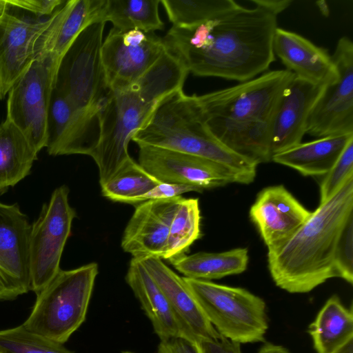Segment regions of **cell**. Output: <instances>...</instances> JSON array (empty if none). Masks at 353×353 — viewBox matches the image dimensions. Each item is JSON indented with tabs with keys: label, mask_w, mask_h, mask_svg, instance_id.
Segmentation results:
<instances>
[{
	"label": "cell",
	"mask_w": 353,
	"mask_h": 353,
	"mask_svg": "<svg viewBox=\"0 0 353 353\" xmlns=\"http://www.w3.org/2000/svg\"><path fill=\"white\" fill-rule=\"evenodd\" d=\"M317 353H333L353 339L352 307H346L337 295L332 296L310 325Z\"/></svg>",
	"instance_id": "83f0119b"
},
{
	"label": "cell",
	"mask_w": 353,
	"mask_h": 353,
	"mask_svg": "<svg viewBox=\"0 0 353 353\" xmlns=\"http://www.w3.org/2000/svg\"><path fill=\"white\" fill-rule=\"evenodd\" d=\"M38 152L9 119L0 124V195L27 176Z\"/></svg>",
	"instance_id": "484cf974"
},
{
	"label": "cell",
	"mask_w": 353,
	"mask_h": 353,
	"mask_svg": "<svg viewBox=\"0 0 353 353\" xmlns=\"http://www.w3.org/2000/svg\"><path fill=\"white\" fill-rule=\"evenodd\" d=\"M316 3H317V5H318L317 6H318L319 10L321 12V13L324 16H327L329 14V9H328V6H327L326 2L324 1H317Z\"/></svg>",
	"instance_id": "7bdbcfd3"
},
{
	"label": "cell",
	"mask_w": 353,
	"mask_h": 353,
	"mask_svg": "<svg viewBox=\"0 0 353 353\" xmlns=\"http://www.w3.org/2000/svg\"><path fill=\"white\" fill-rule=\"evenodd\" d=\"M50 23V16L29 19L8 3L0 12V100L34 60L36 42Z\"/></svg>",
	"instance_id": "9a60e30c"
},
{
	"label": "cell",
	"mask_w": 353,
	"mask_h": 353,
	"mask_svg": "<svg viewBox=\"0 0 353 353\" xmlns=\"http://www.w3.org/2000/svg\"><path fill=\"white\" fill-rule=\"evenodd\" d=\"M352 217L353 172L289 239L268 250V269L276 285L290 293H307L338 278L336 246Z\"/></svg>",
	"instance_id": "7a4b0ae2"
},
{
	"label": "cell",
	"mask_w": 353,
	"mask_h": 353,
	"mask_svg": "<svg viewBox=\"0 0 353 353\" xmlns=\"http://www.w3.org/2000/svg\"><path fill=\"white\" fill-rule=\"evenodd\" d=\"M123 353H133V352H129V351H126V352H123Z\"/></svg>",
	"instance_id": "f6af8a7d"
},
{
	"label": "cell",
	"mask_w": 353,
	"mask_h": 353,
	"mask_svg": "<svg viewBox=\"0 0 353 353\" xmlns=\"http://www.w3.org/2000/svg\"><path fill=\"white\" fill-rule=\"evenodd\" d=\"M181 196L138 203L121 239V248L139 260L163 259L170 224Z\"/></svg>",
	"instance_id": "2e32d148"
},
{
	"label": "cell",
	"mask_w": 353,
	"mask_h": 353,
	"mask_svg": "<svg viewBox=\"0 0 353 353\" xmlns=\"http://www.w3.org/2000/svg\"><path fill=\"white\" fill-rule=\"evenodd\" d=\"M65 1L63 0H6L7 3L18 10H26L37 16H51Z\"/></svg>",
	"instance_id": "8d00e7d4"
},
{
	"label": "cell",
	"mask_w": 353,
	"mask_h": 353,
	"mask_svg": "<svg viewBox=\"0 0 353 353\" xmlns=\"http://www.w3.org/2000/svg\"><path fill=\"white\" fill-rule=\"evenodd\" d=\"M274 53L295 77L316 85H326L338 77L332 55L305 37L281 28L276 29Z\"/></svg>",
	"instance_id": "7402d4cb"
},
{
	"label": "cell",
	"mask_w": 353,
	"mask_h": 353,
	"mask_svg": "<svg viewBox=\"0 0 353 353\" xmlns=\"http://www.w3.org/2000/svg\"><path fill=\"white\" fill-rule=\"evenodd\" d=\"M157 353H202L199 343L183 336L161 341Z\"/></svg>",
	"instance_id": "74e56055"
},
{
	"label": "cell",
	"mask_w": 353,
	"mask_h": 353,
	"mask_svg": "<svg viewBox=\"0 0 353 353\" xmlns=\"http://www.w3.org/2000/svg\"><path fill=\"white\" fill-rule=\"evenodd\" d=\"M68 194L66 185L55 189L30 226L28 241L30 290L36 294L61 270L62 253L76 217V212L69 203Z\"/></svg>",
	"instance_id": "9c48e42d"
},
{
	"label": "cell",
	"mask_w": 353,
	"mask_h": 353,
	"mask_svg": "<svg viewBox=\"0 0 353 353\" xmlns=\"http://www.w3.org/2000/svg\"><path fill=\"white\" fill-rule=\"evenodd\" d=\"M248 261V248H238L221 252L183 254L170 261L185 277L210 281L243 272Z\"/></svg>",
	"instance_id": "4316f807"
},
{
	"label": "cell",
	"mask_w": 353,
	"mask_h": 353,
	"mask_svg": "<svg viewBox=\"0 0 353 353\" xmlns=\"http://www.w3.org/2000/svg\"><path fill=\"white\" fill-rule=\"evenodd\" d=\"M338 77L325 86L307 124V134L318 138L353 133V43L341 37L332 55Z\"/></svg>",
	"instance_id": "8fae6325"
},
{
	"label": "cell",
	"mask_w": 353,
	"mask_h": 353,
	"mask_svg": "<svg viewBox=\"0 0 353 353\" xmlns=\"http://www.w3.org/2000/svg\"><path fill=\"white\" fill-rule=\"evenodd\" d=\"M7 6L6 0H0V12Z\"/></svg>",
	"instance_id": "ee69618b"
},
{
	"label": "cell",
	"mask_w": 353,
	"mask_h": 353,
	"mask_svg": "<svg viewBox=\"0 0 353 353\" xmlns=\"http://www.w3.org/2000/svg\"><path fill=\"white\" fill-rule=\"evenodd\" d=\"M140 261L192 340L200 343L221 337L205 316L183 277L172 270L161 259L151 257Z\"/></svg>",
	"instance_id": "ffe728a7"
},
{
	"label": "cell",
	"mask_w": 353,
	"mask_h": 353,
	"mask_svg": "<svg viewBox=\"0 0 353 353\" xmlns=\"http://www.w3.org/2000/svg\"><path fill=\"white\" fill-rule=\"evenodd\" d=\"M0 353H4V352L0 350Z\"/></svg>",
	"instance_id": "bcb514c9"
},
{
	"label": "cell",
	"mask_w": 353,
	"mask_h": 353,
	"mask_svg": "<svg viewBox=\"0 0 353 353\" xmlns=\"http://www.w3.org/2000/svg\"><path fill=\"white\" fill-rule=\"evenodd\" d=\"M338 278L353 283V217L347 222L339 240L335 255Z\"/></svg>",
	"instance_id": "e575fe53"
},
{
	"label": "cell",
	"mask_w": 353,
	"mask_h": 353,
	"mask_svg": "<svg viewBox=\"0 0 353 353\" xmlns=\"http://www.w3.org/2000/svg\"><path fill=\"white\" fill-rule=\"evenodd\" d=\"M0 350L4 353H72L63 344L33 333L23 325L0 331Z\"/></svg>",
	"instance_id": "d6a6232c"
},
{
	"label": "cell",
	"mask_w": 353,
	"mask_h": 353,
	"mask_svg": "<svg viewBox=\"0 0 353 353\" xmlns=\"http://www.w3.org/2000/svg\"><path fill=\"white\" fill-rule=\"evenodd\" d=\"M255 6L259 7L270 13L277 15L286 10L293 1L292 0H252Z\"/></svg>",
	"instance_id": "ab89813d"
},
{
	"label": "cell",
	"mask_w": 353,
	"mask_h": 353,
	"mask_svg": "<svg viewBox=\"0 0 353 353\" xmlns=\"http://www.w3.org/2000/svg\"><path fill=\"white\" fill-rule=\"evenodd\" d=\"M125 281L141 303L161 341L176 336H183L192 340L175 316L163 293L140 260L132 258Z\"/></svg>",
	"instance_id": "603a6c76"
},
{
	"label": "cell",
	"mask_w": 353,
	"mask_h": 353,
	"mask_svg": "<svg viewBox=\"0 0 353 353\" xmlns=\"http://www.w3.org/2000/svg\"><path fill=\"white\" fill-rule=\"evenodd\" d=\"M105 1H65L50 16L49 26L37 39L34 59H48L59 69L79 34L91 24L101 22Z\"/></svg>",
	"instance_id": "e0dca14e"
},
{
	"label": "cell",
	"mask_w": 353,
	"mask_h": 353,
	"mask_svg": "<svg viewBox=\"0 0 353 353\" xmlns=\"http://www.w3.org/2000/svg\"><path fill=\"white\" fill-rule=\"evenodd\" d=\"M97 274L96 263L61 270L37 294L33 309L22 325L33 333L63 344L85 319Z\"/></svg>",
	"instance_id": "5b68a950"
},
{
	"label": "cell",
	"mask_w": 353,
	"mask_h": 353,
	"mask_svg": "<svg viewBox=\"0 0 353 353\" xmlns=\"http://www.w3.org/2000/svg\"><path fill=\"white\" fill-rule=\"evenodd\" d=\"M310 214L283 185H278L259 192L249 215L268 250L289 239Z\"/></svg>",
	"instance_id": "ac0fdd59"
},
{
	"label": "cell",
	"mask_w": 353,
	"mask_h": 353,
	"mask_svg": "<svg viewBox=\"0 0 353 353\" xmlns=\"http://www.w3.org/2000/svg\"><path fill=\"white\" fill-rule=\"evenodd\" d=\"M58 70L48 59H34L7 94L6 118L38 152L47 145L49 109Z\"/></svg>",
	"instance_id": "30bf717a"
},
{
	"label": "cell",
	"mask_w": 353,
	"mask_h": 353,
	"mask_svg": "<svg viewBox=\"0 0 353 353\" xmlns=\"http://www.w3.org/2000/svg\"><path fill=\"white\" fill-rule=\"evenodd\" d=\"M161 0H105L101 22L110 21L120 30L153 33L163 29L159 7Z\"/></svg>",
	"instance_id": "f1b7e54d"
},
{
	"label": "cell",
	"mask_w": 353,
	"mask_h": 353,
	"mask_svg": "<svg viewBox=\"0 0 353 353\" xmlns=\"http://www.w3.org/2000/svg\"><path fill=\"white\" fill-rule=\"evenodd\" d=\"M205 316L219 334L234 342H263L266 304L248 290L183 276Z\"/></svg>",
	"instance_id": "52a82bcc"
},
{
	"label": "cell",
	"mask_w": 353,
	"mask_h": 353,
	"mask_svg": "<svg viewBox=\"0 0 353 353\" xmlns=\"http://www.w3.org/2000/svg\"><path fill=\"white\" fill-rule=\"evenodd\" d=\"M139 146V163L161 183L212 189L237 183L224 165L197 156L150 145Z\"/></svg>",
	"instance_id": "4fadbf2b"
},
{
	"label": "cell",
	"mask_w": 353,
	"mask_h": 353,
	"mask_svg": "<svg viewBox=\"0 0 353 353\" xmlns=\"http://www.w3.org/2000/svg\"><path fill=\"white\" fill-rule=\"evenodd\" d=\"M353 172V139L351 140L320 183V203L329 199Z\"/></svg>",
	"instance_id": "836d02e7"
},
{
	"label": "cell",
	"mask_w": 353,
	"mask_h": 353,
	"mask_svg": "<svg viewBox=\"0 0 353 353\" xmlns=\"http://www.w3.org/2000/svg\"><path fill=\"white\" fill-rule=\"evenodd\" d=\"M138 145L161 148L217 162L231 170L238 183L254 181L258 164L225 147L210 131L196 97L177 90L165 97L148 121L132 134Z\"/></svg>",
	"instance_id": "277c9868"
},
{
	"label": "cell",
	"mask_w": 353,
	"mask_h": 353,
	"mask_svg": "<svg viewBox=\"0 0 353 353\" xmlns=\"http://www.w3.org/2000/svg\"><path fill=\"white\" fill-rule=\"evenodd\" d=\"M28 216L17 204L0 202V301L30 290Z\"/></svg>",
	"instance_id": "5bb4252c"
},
{
	"label": "cell",
	"mask_w": 353,
	"mask_h": 353,
	"mask_svg": "<svg viewBox=\"0 0 353 353\" xmlns=\"http://www.w3.org/2000/svg\"><path fill=\"white\" fill-rule=\"evenodd\" d=\"M163 39L140 30L112 28L103 40L101 59L110 89L131 83L166 51Z\"/></svg>",
	"instance_id": "7c38bea8"
},
{
	"label": "cell",
	"mask_w": 353,
	"mask_h": 353,
	"mask_svg": "<svg viewBox=\"0 0 353 353\" xmlns=\"http://www.w3.org/2000/svg\"><path fill=\"white\" fill-rule=\"evenodd\" d=\"M99 139L94 130L60 92L53 90L48 120L46 149L50 155L91 157Z\"/></svg>",
	"instance_id": "44dd1931"
},
{
	"label": "cell",
	"mask_w": 353,
	"mask_h": 353,
	"mask_svg": "<svg viewBox=\"0 0 353 353\" xmlns=\"http://www.w3.org/2000/svg\"><path fill=\"white\" fill-rule=\"evenodd\" d=\"M203 190L193 185L170 183H160L148 192L136 199L133 205L151 200H161L179 196L190 192H203Z\"/></svg>",
	"instance_id": "d590c367"
},
{
	"label": "cell",
	"mask_w": 353,
	"mask_h": 353,
	"mask_svg": "<svg viewBox=\"0 0 353 353\" xmlns=\"http://www.w3.org/2000/svg\"><path fill=\"white\" fill-rule=\"evenodd\" d=\"M326 85L314 84L294 76L272 121V157L301 143L310 113Z\"/></svg>",
	"instance_id": "d6986e66"
},
{
	"label": "cell",
	"mask_w": 353,
	"mask_h": 353,
	"mask_svg": "<svg viewBox=\"0 0 353 353\" xmlns=\"http://www.w3.org/2000/svg\"><path fill=\"white\" fill-rule=\"evenodd\" d=\"M206 121L215 137L232 152L258 165L272 160V121H236L220 117H206Z\"/></svg>",
	"instance_id": "cb8c5ba5"
},
{
	"label": "cell",
	"mask_w": 353,
	"mask_h": 353,
	"mask_svg": "<svg viewBox=\"0 0 353 353\" xmlns=\"http://www.w3.org/2000/svg\"><path fill=\"white\" fill-rule=\"evenodd\" d=\"M105 23L85 28L63 58L54 89L99 132V117L110 89L101 59Z\"/></svg>",
	"instance_id": "8992f818"
},
{
	"label": "cell",
	"mask_w": 353,
	"mask_h": 353,
	"mask_svg": "<svg viewBox=\"0 0 353 353\" xmlns=\"http://www.w3.org/2000/svg\"><path fill=\"white\" fill-rule=\"evenodd\" d=\"M202 353H241V344L222 336L216 340L199 343Z\"/></svg>",
	"instance_id": "f35d334b"
},
{
	"label": "cell",
	"mask_w": 353,
	"mask_h": 353,
	"mask_svg": "<svg viewBox=\"0 0 353 353\" xmlns=\"http://www.w3.org/2000/svg\"><path fill=\"white\" fill-rule=\"evenodd\" d=\"M201 236L199 199L183 198L172 218L162 259L170 261L185 254L190 245Z\"/></svg>",
	"instance_id": "f546056e"
},
{
	"label": "cell",
	"mask_w": 353,
	"mask_h": 353,
	"mask_svg": "<svg viewBox=\"0 0 353 353\" xmlns=\"http://www.w3.org/2000/svg\"><path fill=\"white\" fill-rule=\"evenodd\" d=\"M333 353H353V339L348 341L345 344Z\"/></svg>",
	"instance_id": "b9f144b4"
},
{
	"label": "cell",
	"mask_w": 353,
	"mask_h": 353,
	"mask_svg": "<svg viewBox=\"0 0 353 353\" xmlns=\"http://www.w3.org/2000/svg\"><path fill=\"white\" fill-rule=\"evenodd\" d=\"M294 76L286 69L271 70L196 97L206 117L272 121L281 98Z\"/></svg>",
	"instance_id": "ba28073f"
},
{
	"label": "cell",
	"mask_w": 353,
	"mask_h": 353,
	"mask_svg": "<svg viewBox=\"0 0 353 353\" xmlns=\"http://www.w3.org/2000/svg\"><path fill=\"white\" fill-rule=\"evenodd\" d=\"M353 133L319 138L301 143L285 151L274 154L272 161L291 168L303 176H324L331 169Z\"/></svg>",
	"instance_id": "d4e9b609"
},
{
	"label": "cell",
	"mask_w": 353,
	"mask_h": 353,
	"mask_svg": "<svg viewBox=\"0 0 353 353\" xmlns=\"http://www.w3.org/2000/svg\"><path fill=\"white\" fill-rule=\"evenodd\" d=\"M189 72L168 49L137 81L111 88L99 117V139L91 155L99 173V183L108 181L131 157L132 134L150 119L159 103L183 89Z\"/></svg>",
	"instance_id": "3957f363"
},
{
	"label": "cell",
	"mask_w": 353,
	"mask_h": 353,
	"mask_svg": "<svg viewBox=\"0 0 353 353\" xmlns=\"http://www.w3.org/2000/svg\"><path fill=\"white\" fill-rule=\"evenodd\" d=\"M277 28L276 16L241 6L197 26H172L163 40L189 72L243 82L265 72L275 61Z\"/></svg>",
	"instance_id": "6da1fadb"
},
{
	"label": "cell",
	"mask_w": 353,
	"mask_h": 353,
	"mask_svg": "<svg viewBox=\"0 0 353 353\" xmlns=\"http://www.w3.org/2000/svg\"><path fill=\"white\" fill-rule=\"evenodd\" d=\"M160 183L130 158L108 181L101 185V194L114 202L132 204L136 199Z\"/></svg>",
	"instance_id": "4dcf8cb0"
},
{
	"label": "cell",
	"mask_w": 353,
	"mask_h": 353,
	"mask_svg": "<svg viewBox=\"0 0 353 353\" xmlns=\"http://www.w3.org/2000/svg\"><path fill=\"white\" fill-rule=\"evenodd\" d=\"M258 353H291L285 347L274 345L270 343H265L259 350Z\"/></svg>",
	"instance_id": "60d3db41"
},
{
	"label": "cell",
	"mask_w": 353,
	"mask_h": 353,
	"mask_svg": "<svg viewBox=\"0 0 353 353\" xmlns=\"http://www.w3.org/2000/svg\"><path fill=\"white\" fill-rule=\"evenodd\" d=\"M174 26L189 27L221 17L241 6L233 0H161Z\"/></svg>",
	"instance_id": "1f68e13d"
}]
</instances>
